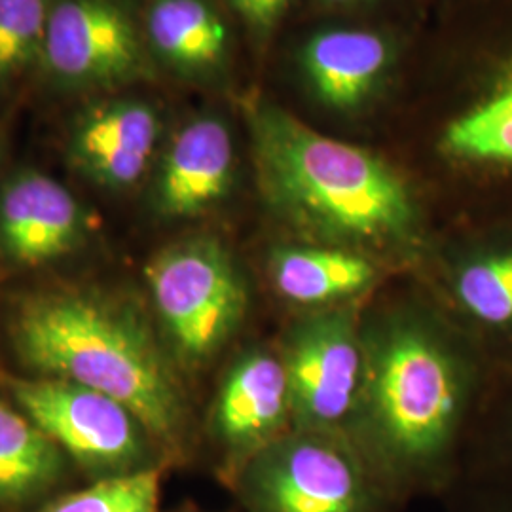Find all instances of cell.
Instances as JSON below:
<instances>
[{"label":"cell","mask_w":512,"mask_h":512,"mask_svg":"<svg viewBox=\"0 0 512 512\" xmlns=\"http://www.w3.org/2000/svg\"><path fill=\"white\" fill-rule=\"evenodd\" d=\"M141 21L152 59L173 73L209 80L226 65L228 27L209 0H148Z\"/></svg>","instance_id":"15"},{"label":"cell","mask_w":512,"mask_h":512,"mask_svg":"<svg viewBox=\"0 0 512 512\" xmlns=\"http://www.w3.org/2000/svg\"><path fill=\"white\" fill-rule=\"evenodd\" d=\"M325 2L332 6H355V4H363L366 0H325Z\"/></svg>","instance_id":"22"},{"label":"cell","mask_w":512,"mask_h":512,"mask_svg":"<svg viewBox=\"0 0 512 512\" xmlns=\"http://www.w3.org/2000/svg\"><path fill=\"white\" fill-rule=\"evenodd\" d=\"M239 18L256 33L272 31L293 0H230Z\"/></svg>","instance_id":"21"},{"label":"cell","mask_w":512,"mask_h":512,"mask_svg":"<svg viewBox=\"0 0 512 512\" xmlns=\"http://www.w3.org/2000/svg\"><path fill=\"white\" fill-rule=\"evenodd\" d=\"M418 329H395L374 351L370 416L385 448L404 463L439 459L458 435L476 391V359Z\"/></svg>","instance_id":"3"},{"label":"cell","mask_w":512,"mask_h":512,"mask_svg":"<svg viewBox=\"0 0 512 512\" xmlns=\"http://www.w3.org/2000/svg\"><path fill=\"white\" fill-rule=\"evenodd\" d=\"M150 71L143 21L128 0H55L38 69L54 90L109 95Z\"/></svg>","instance_id":"6"},{"label":"cell","mask_w":512,"mask_h":512,"mask_svg":"<svg viewBox=\"0 0 512 512\" xmlns=\"http://www.w3.org/2000/svg\"><path fill=\"white\" fill-rule=\"evenodd\" d=\"M234 173L236 145L228 124L215 114L196 116L160 150L150 207L160 219H196L228 196Z\"/></svg>","instance_id":"11"},{"label":"cell","mask_w":512,"mask_h":512,"mask_svg":"<svg viewBox=\"0 0 512 512\" xmlns=\"http://www.w3.org/2000/svg\"><path fill=\"white\" fill-rule=\"evenodd\" d=\"M55 0H0V88L40 69Z\"/></svg>","instance_id":"19"},{"label":"cell","mask_w":512,"mask_h":512,"mask_svg":"<svg viewBox=\"0 0 512 512\" xmlns=\"http://www.w3.org/2000/svg\"><path fill=\"white\" fill-rule=\"evenodd\" d=\"M440 150L476 177L512 183V33L482 63L473 92L442 128Z\"/></svg>","instance_id":"12"},{"label":"cell","mask_w":512,"mask_h":512,"mask_svg":"<svg viewBox=\"0 0 512 512\" xmlns=\"http://www.w3.org/2000/svg\"><path fill=\"white\" fill-rule=\"evenodd\" d=\"M291 412L306 427L344 420L363 384V357L351 311H325L294 330L283 359Z\"/></svg>","instance_id":"10"},{"label":"cell","mask_w":512,"mask_h":512,"mask_svg":"<svg viewBox=\"0 0 512 512\" xmlns=\"http://www.w3.org/2000/svg\"><path fill=\"white\" fill-rule=\"evenodd\" d=\"M162 469L92 480L86 488L63 492L35 512H158Z\"/></svg>","instance_id":"20"},{"label":"cell","mask_w":512,"mask_h":512,"mask_svg":"<svg viewBox=\"0 0 512 512\" xmlns=\"http://www.w3.org/2000/svg\"><path fill=\"white\" fill-rule=\"evenodd\" d=\"M300 65L313 95L332 110L363 107L391 65V44L361 29H332L306 42Z\"/></svg>","instance_id":"14"},{"label":"cell","mask_w":512,"mask_h":512,"mask_svg":"<svg viewBox=\"0 0 512 512\" xmlns=\"http://www.w3.org/2000/svg\"><path fill=\"white\" fill-rule=\"evenodd\" d=\"M4 152H6V135H4V131L0 128V164L4 160Z\"/></svg>","instance_id":"23"},{"label":"cell","mask_w":512,"mask_h":512,"mask_svg":"<svg viewBox=\"0 0 512 512\" xmlns=\"http://www.w3.org/2000/svg\"><path fill=\"white\" fill-rule=\"evenodd\" d=\"M4 329L35 376L86 385L126 404L162 450L183 442V389L147 317L129 298L90 283L16 294Z\"/></svg>","instance_id":"1"},{"label":"cell","mask_w":512,"mask_h":512,"mask_svg":"<svg viewBox=\"0 0 512 512\" xmlns=\"http://www.w3.org/2000/svg\"><path fill=\"white\" fill-rule=\"evenodd\" d=\"M0 385L90 480L160 467L162 450L133 410L86 385L0 372Z\"/></svg>","instance_id":"5"},{"label":"cell","mask_w":512,"mask_h":512,"mask_svg":"<svg viewBox=\"0 0 512 512\" xmlns=\"http://www.w3.org/2000/svg\"><path fill=\"white\" fill-rule=\"evenodd\" d=\"M164 122L158 109L133 95H97L74 114L65 137V162L103 192H128L156 164Z\"/></svg>","instance_id":"9"},{"label":"cell","mask_w":512,"mask_h":512,"mask_svg":"<svg viewBox=\"0 0 512 512\" xmlns=\"http://www.w3.org/2000/svg\"><path fill=\"white\" fill-rule=\"evenodd\" d=\"M145 281L171 357L190 370L228 344L247 310L238 266L213 236L167 245L148 260Z\"/></svg>","instance_id":"4"},{"label":"cell","mask_w":512,"mask_h":512,"mask_svg":"<svg viewBox=\"0 0 512 512\" xmlns=\"http://www.w3.org/2000/svg\"><path fill=\"white\" fill-rule=\"evenodd\" d=\"M511 444H512V418H511Z\"/></svg>","instance_id":"24"},{"label":"cell","mask_w":512,"mask_h":512,"mask_svg":"<svg viewBox=\"0 0 512 512\" xmlns=\"http://www.w3.org/2000/svg\"><path fill=\"white\" fill-rule=\"evenodd\" d=\"M255 512H368L370 488L357 458L311 429L268 442L239 473Z\"/></svg>","instance_id":"7"},{"label":"cell","mask_w":512,"mask_h":512,"mask_svg":"<svg viewBox=\"0 0 512 512\" xmlns=\"http://www.w3.org/2000/svg\"><path fill=\"white\" fill-rule=\"evenodd\" d=\"M275 289L296 304H330L365 291L374 281V264L340 247H283L270 258Z\"/></svg>","instance_id":"18"},{"label":"cell","mask_w":512,"mask_h":512,"mask_svg":"<svg viewBox=\"0 0 512 512\" xmlns=\"http://www.w3.org/2000/svg\"><path fill=\"white\" fill-rule=\"evenodd\" d=\"M74 465L12 401L0 399V512H35L63 494Z\"/></svg>","instance_id":"16"},{"label":"cell","mask_w":512,"mask_h":512,"mask_svg":"<svg viewBox=\"0 0 512 512\" xmlns=\"http://www.w3.org/2000/svg\"><path fill=\"white\" fill-rule=\"evenodd\" d=\"M249 128L260 188L294 226L315 238L376 247L416 232L418 209L408 186L376 154L266 101L251 103Z\"/></svg>","instance_id":"2"},{"label":"cell","mask_w":512,"mask_h":512,"mask_svg":"<svg viewBox=\"0 0 512 512\" xmlns=\"http://www.w3.org/2000/svg\"><path fill=\"white\" fill-rule=\"evenodd\" d=\"M289 412L291 393L283 361L255 351L224 376L213 406V433L234 454L256 452L279 431Z\"/></svg>","instance_id":"13"},{"label":"cell","mask_w":512,"mask_h":512,"mask_svg":"<svg viewBox=\"0 0 512 512\" xmlns=\"http://www.w3.org/2000/svg\"><path fill=\"white\" fill-rule=\"evenodd\" d=\"M509 512H512V511H509Z\"/></svg>","instance_id":"25"},{"label":"cell","mask_w":512,"mask_h":512,"mask_svg":"<svg viewBox=\"0 0 512 512\" xmlns=\"http://www.w3.org/2000/svg\"><path fill=\"white\" fill-rule=\"evenodd\" d=\"M450 289L482 340L512 353V226L471 243L452 270Z\"/></svg>","instance_id":"17"},{"label":"cell","mask_w":512,"mask_h":512,"mask_svg":"<svg viewBox=\"0 0 512 512\" xmlns=\"http://www.w3.org/2000/svg\"><path fill=\"white\" fill-rule=\"evenodd\" d=\"M90 209L52 175L21 167L0 181V266L40 270L90 245Z\"/></svg>","instance_id":"8"}]
</instances>
